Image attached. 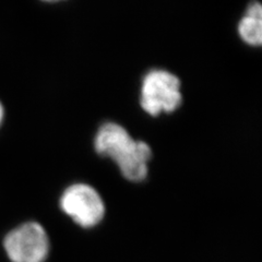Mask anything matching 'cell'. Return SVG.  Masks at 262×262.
<instances>
[{"instance_id": "6da1fadb", "label": "cell", "mask_w": 262, "mask_h": 262, "mask_svg": "<svg viewBox=\"0 0 262 262\" xmlns=\"http://www.w3.org/2000/svg\"><path fill=\"white\" fill-rule=\"evenodd\" d=\"M95 151L112 159L121 175L130 182H141L149 170V161L152 151L144 141L135 140L128 131L116 122H106L94 139Z\"/></svg>"}, {"instance_id": "7a4b0ae2", "label": "cell", "mask_w": 262, "mask_h": 262, "mask_svg": "<svg viewBox=\"0 0 262 262\" xmlns=\"http://www.w3.org/2000/svg\"><path fill=\"white\" fill-rule=\"evenodd\" d=\"M183 102L179 79L166 70L153 69L145 75L141 84L140 105L142 110L159 116L175 112Z\"/></svg>"}, {"instance_id": "3957f363", "label": "cell", "mask_w": 262, "mask_h": 262, "mask_svg": "<svg viewBox=\"0 0 262 262\" xmlns=\"http://www.w3.org/2000/svg\"><path fill=\"white\" fill-rule=\"evenodd\" d=\"M4 248L12 262H44L49 255L51 243L44 226L30 221L6 235Z\"/></svg>"}, {"instance_id": "277c9868", "label": "cell", "mask_w": 262, "mask_h": 262, "mask_svg": "<svg viewBox=\"0 0 262 262\" xmlns=\"http://www.w3.org/2000/svg\"><path fill=\"white\" fill-rule=\"evenodd\" d=\"M60 209L73 222L83 228H91L102 222L105 204L100 193L88 184H73L62 192Z\"/></svg>"}, {"instance_id": "5b68a950", "label": "cell", "mask_w": 262, "mask_h": 262, "mask_svg": "<svg viewBox=\"0 0 262 262\" xmlns=\"http://www.w3.org/2000/svg\"><path fill=\"white\" fill-rule=\"evenodd\" d=\"M238 34L246 44L262 46V5L252 3L238 23Z\"/></svg>"}, {"instance_id": "8992f818", "label": "cell", "mask_w": 262, "mask_h": 262, "mask_svg": "<svg viewBox=\"0 0 262 262\" xmlns=\"http://www.w3.org/2000/svg\"><path fill=\"white\" fill-rule=\"evenodd\" d=\"M4 118H5V108H4V105H3L2 101H0V127H2V125H3Z\"/></svg>"}]
</instances>
